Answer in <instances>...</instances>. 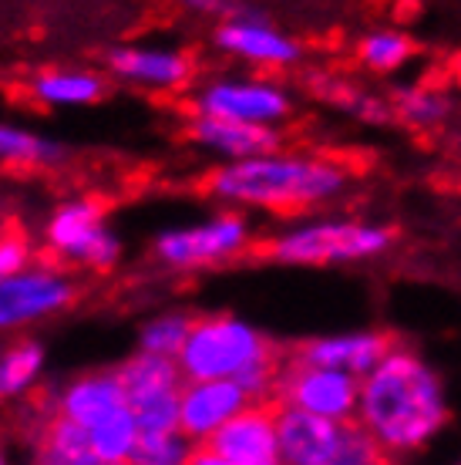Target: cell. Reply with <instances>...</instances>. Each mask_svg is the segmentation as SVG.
<instances>
[{"mask_svg":"<svg viewBox=\"0 0 461 465\" xmlns=\"http://www.w3.org/2000/svg\"><path fill=\"white\" fill-rule=\"evenodd\" d=\"M448 395L441 374L411 348L391 354L360 378L358 425L387 455L421 452L448 425Z\"/></svg>","mask_w":461,"mask_h":465,"instance_id":"obj_1","label":"cell"},{"mask_svg":"<svg viewBox=\"0 0 461 465\" xmlns=\"http://www.w3.org/2000/svg\"><path fill=\"white\" fill-rule=\"evenodd\" d=\"M347 186L350 173L344 163L283 149L222 165L206 179V193L222 203L273 213H297L334 203L337 196H344Z\"/></svg>","mask_w":461,"mask_h":465,"instance_id":"obj_2","label":"cell"},{"mask_svg":"<svg viewBox=\"0 0 461 465\" xmlns=\"http://www.w3.org/2000/svg\"><path fill=\"white\" fill-rule=\"evenodd\" d=\"M179 368L185 381L232 378L253 395V401H277V381L283 371L277 348L253 324L236 317L196 321L179 354Z\"/></svg>","mask_w":461,"mask_h":465,"instance_id":"obj_3","label":"cell"},{"mask_svg":"<svg viewBox=\"0 0 461 465\" xmlns=\"http://www.w3.org/2000/svg\"><path fill=\"white\" fill-rule=\"evenodd\" d=\"M397 232L364 220H310L277 232L263 246V256L287 267H340L378 260L394 246Z\"/></svg>","mask_w":461,"mask_h":465,"instance_id":"obj_4","label":"cell"},{"mask_svg":"<svg viewBox=\"0 0 461 465\" xmlns=\"http://www.w3.org/2000/svg\"><path fill=\"white\" fill-rule=\"evenodd\" d=\"M277 405L300 408V411H310V415L330 421H358L360 378L293 358V364L280 371Z\"/></svg>","mask_w":461,"mask_h":465,"instance_id":"obj_5","label":"cell"},{"mask_svg":"<svg viewBox=\"0 0 461 465\" xmlns=\"http://www.w3.org/2000/svg\"><path fill=\"white\" fill-rule=\"evenodd\" d=\"M246 246H250V223L236 213H222V216L199 223V226L165 232L155 243V253L162 256L165 267L196 270L226 263L232 256H240Z\"/></svg>","mask_w":461,"mask_h":465,"instance_id":"obj_6","label":"cell"},{"mask_svg":"<svg viewBox=\"0 0 461 465\" xmlns=\"http://www.w3.org/2000/svg\"><path fill=\"white\" fill-rule=\"evenodd\" d=\"M199 115L277 128L293 115V98L277 82H212L196 98Z\"/></svg>","mask_w":461,"mask_h":465,"instance_id":"obj_7","label":"cell"},{"mask_svg":"<svg viewBox=\"0 0 461 465\" xmlns=\"http://www.w3.org/2000/svg\"><path fill=\"white\" fill-rule=\"evenodd\" d=\"M47 243L58 256L108 270L118 260V240L104 230L102 206L94 199H78L54 213L47 226Z\"/></svg>","mask_w":461,"mask_h":465,"instance_id":"obj_8","label":"cell"},{"mask_svg":"<svg viewBox=\"0 0 461 465\" xmlns=\"http://www.w3.org/2000/svg\"><path fill=\"white\" fill-rule=\"evenodd\" d=\"M216 45L232 58L263 64V68H293L303 58L300 41L277 31L263 14L256 11H240L236 17L222 21L216 27Z\"/></svg>","mask_w":461,"mask_h":465,"instance_id":"obj_9","label":"cell"},{"mask_svg":"<svg viewBox=\"0 0 461 465\" xmlns=\"http://www.w3.org/2000/svg\"><path fill=\"white\" fill-rule=\"evenodd\" d=\"M253 405V395L232 378L185 381L179 405V431L192 442H209L216 431Z\"/></svg>","mask_w":461,"mask_h":465,"instance_id":"obj_10","label":"cell"},{"mask_svg":"<svg viewBox=\"0 0 461 465\" xmlns=\"http://www.w3.org/2000/svg\"><path fill=\"white\" fill-rule=\"evenodd\" d=\"M202 445L216 449L236 465H283L277 435V401H253Z\"/></svg>","mask_w":461,"mask_h":465,"instance_id":"obj_11","label":"cell"},{"mask_svg":"<svg viewBox=\"0 0 461 465\" xmlns=\"http://www.w3.org/2000/svg\"><path fill=\"white\" fill-rule=\"evenodd\" d=\"M71 297H74L71 280L51 270H21L14 277H4L0 280V331L58 314L61 307L71 303Z\"/></svg>","mask_w":461,"mask_h":465,"instance_id":"obj_12","label":"cell"},{"mask_svg":"<svg viewBox=\"0 0 461 465\" xmlns=\"http://www.w3.org/2000/svg\"><path fill=\"white\" fill-rule=\"evenodd\" d=\"M347 421H330L300 408L277 405V435L283 465H327L344 439Z\"/></svg>","mask_w":461,"mask_h":465,"instance_id":"obj_13","label":"cell"},{"mask_svg":"<svg viewBox=\"0 0 461 465\" xmlns=\"http://www.w3.org/2000/svg\"><path fill=\"white\" fill-rule=\"evenodd\" d=\"M391 348L394 341L384 331H344V334H323V338L300 344L297 361L364 378L391 354Z\"/></svg>","mask_w":461,"mask_h":465,"instance_id":"obj_14","label":"cell"},{"mask_svg":"<svg viewBox=\"0 0 461 465\" xmlns=\"http://www.w3.org/2000/svg\"><path fill=\"white\" fill-rule=\"evenodd\" d=\"M189 132L199 145L212 149L216 155H226L232 163L242 159H260L270 152H280L283 135L270 125H246V122H230V118L199 115L189 122Z\"/></svg>","mask_w":461,"mask_h":465,"instance_id":"obj_15","label":"cell"},{"mask_svg":"<svg viewBox=\"0 0 461 465\" xmlns=\"http://www.w3.org/2000/svg\"><path fill=\"white\" fill-rule=\"evenodd\" d=\"M118 78L145 88L175 92L192 78V58L182 51H155V47H122L108 58Z\"/></svg>","mask_w":461,"mask_h":465,"instance_id":"obj_16","label":"cell"},{"mask_svg":"<svg viewBox=\"0 0 461 465\" xmlns=\"http://www.w3.org/2000/svg\"><path fill=\"white\" fill-rule=\"evenodd\" d=\"M128 405L125 384L115 374H88V378H78L64 388V395L58 401V411L64 419L78 421L84 429H94L102 419H108L112 411Z\"/></svg>","mask_w":461,"mask_h":465,"instance_id":"obj_17","label":"cell"},{"mask_svg":"<svg viewBox=\"0 0 461 465\" xmlns=\"http://www.w3.org/2000/svg\"><path fill=\"white\" fill-rule=\"evenodd\" d=\"M118 378L125 384L128 405H139V401H149V398L182 391L185 388V374L179 368V361L149 354V351H139L135 358H128L118 368Z\"/></svg>","mask_w":461,"mask_h":465,"instance_id":"obj_18","label":"cell"},{"mask_svg":"<svg viewBox=\"0 0 461 465\" xmlns=\"http://www.w3.org/2000/svg\"><path fill=\"white\" fill-rule=\"evenodd\" d=\"M394 118L411 128H441L451 118V98L431 84H401L391 92Z\"/></svg>","mask_w":461,"mask_h":465,"instance_id":"obj_19","label":"cell"},{"mask_svg":"<svg viewBox=\"0 0 461 465\" xmlns=\"http://www.w3.org/2000/svg\"><path fill=\"white\" fill-rule=\"evenodd\" d=\"M415 41L404 35V31H394V27H378V31H368V35L358 41V64L370 74H394L401 71L404 64H411L415 58Z\"/></svg>","mask_w":461,"mask_h":465,"instance_id":"obj_20","label":"cell"},{"mask_svg":"<svg viewBox=\"0 0 461 465\" xmlns=\"http://www.w3.org/2000/svg\"><path fill=\"white\" fill-rule=\"evenodd\" d=\"M34 94L44 105H94L104 98V78L92 71H44L34 78Z\"/></svg>","mask_w":461,"mask_h":465,"instance_id":"obj_21","label":"cell"},{"mask_svg":"<svg viewBox=\"0 0 461 465\" xmlns=\"http://www.w3.org/2000/svg\"><path fill=\"white\" fill-rule=\"evenodd\" d=\"M41 462L44 465H94L102 462L92 449V435L84 425L78 421L58 419L44 429V439H41Z\"/></svg>","mask_w":461,"mask_h":465,"instance_id":"obj_22","label":"cell"},{"mask_svg":"<svg viewBox=\"0 0 461 465\" xmlns=\"http://www.w3.org/2000/svg\"><path fill=\"white\" fill-rule=\"evenodd\" d=\"M92 435V449L94 455L108 465H128L132 462V452L142 439V429L135 421V411L132 408H118L108 419H102L94 429H88Z\"/></svg>","mask_w":461,"mask_h":465,"instance_id":"obj_23","label":"cell"},{"mask_svg":"<svg viewBox=\"0 0 461 465\" xmlns=\"http://www.w3.org/2000/svg\"><path fill=\"white\" fill-rule=\"evenodd\" d=\"M61 159V149L51 142L37 139L31 132L14 125H0V163L14 165H51Z\"/></svg>","mask_w":461,"mask_h":465,"instance_id":"obj_24","label":"cell"},{"mask_svg":"<svg viewBox=\"0 0 461 465\" xmlns=\"http://www.w3.org/2000/svg\"><path fill=\"white\" fill-rule=\"evenodd\" d=\"M44 351L41 344H17V348L0 354V398L21 395L27 384L41 374Z\"/></svg>","mask_w":461,"mask_h":465,"instance_id":"obj_25","label":"cell"},{"mask_svg":"<svg viewBox=\"0 0 461 465\" xmlns=\"http://www.w3.org/2000/svg\"><path fill=\"white\" fill-rule=\"evenodd\" d=\"M189 455H192V439H185L182 431H155L142 435L128 465H185Z\"/></svg>","mask_w":461,"mask_h":465,"instance_id":"obj_26","label":"cell"},{"mask_svg":"<svg viewBox=\"0 0 461 465\" xmlns=\"http://www.w3.org/2000/svg\"><path fill=\"white\" fill-rule=\"evenodd\" d=\"M189 331H192V321H189V317H179V314L159 317V321H152V324L142 331V351L179 361L185 341H189Z\"/></svg>","mask_w":461,"mask_h":465,"instance_id":"obj_27","label":"cell"},{"mask_svg":"<svg viewBox=\"0 0 461 465\" xmlns=\"http://www.w3.org/2000/svg\"><path fill=\"white\" fill-rule=\"evenodd\" d=\"M179 405H182V391H169L128 408L135 411L142 435H155V431H179Z\"/></svg>","mask_w":461,"mask_h":465,"instance_id":"obj_28","label":"cell"},{"mask_svg":"<svg viewBox=\"0 0 461 465\" xmlns=\"http://www.w3.org/2000/svg\"><path fill=\"white\" fill-rule=\"evenodd\" d=\"M344 108L354 118H360L364 125H391V122H397V118H394L391 98L374 94V92H350L347 94Z\"/></svg>","mask_w":461,"mask_h":465,"instance_id":"obj_29","label":"cell"},{"mask_svg":"<svg viewBox=\"0 0 461 465\" xmlns=\"http://www.w3.org/2000/svg\"><path fill=\"white\" fill-rule=\"evenodd\" d=\"M27 260H31V246H27V240H24L21 232L0 236V280L21 273L27 267Z\"/></svg>","mask_w":461,"mask_h":465,"instance_id":"obj_30","label":"cell"},{"mask_svg":"<svg viewBox=\"0 0 461 465\" xmlns=\"http://www.w3.org/2000/svg\"><path fill=\"white\" fill-rule=\"evenodd\" d=\"M192 11H202V14H220V17H236L242 7H236V0H185Z\"/></svg>","mask_w":461,"mask_h":465,"instance_id":"obj_31","label":"cell"},{"mask_svg":"<svg viewBox=\"0 0 461 465\" xmlns=\"http://www.w3.org/2000/svg\"><path fill=\"white\" fill-rule=\"evenodd\" d=\"M185 465H236V462H230L226 455H220L216 449H209V445H199V449H192Z\"/></svg>","mask_w":461,"mask_h":465,"instance_id":"obj_32","label":"cell"},{"mask_svg":"<svg viewBox=\"0 0 461 465\" xmlns=\"http://www.w3.org/2000/svg\"><path fill=\"white\" fill-rule=\"evenodd\" d=\"M0 465H7V459H4V455H0Z\"/></svg>","mask_w":461,"mask_h":465,"instance_id":"obj_33","label":"cell"}]
</instances>
